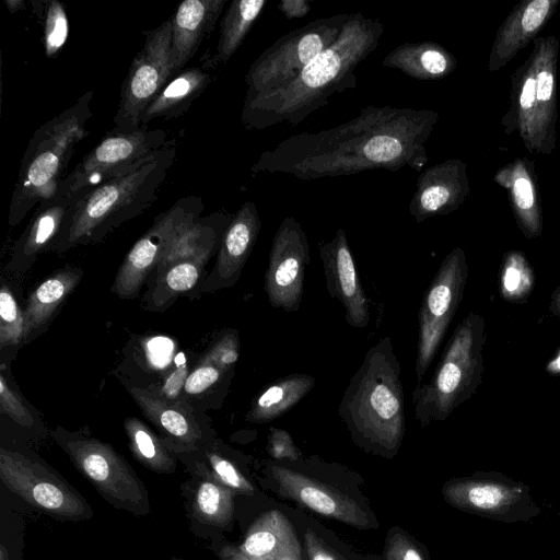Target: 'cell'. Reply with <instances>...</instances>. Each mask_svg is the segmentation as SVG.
Segmentation results:
<instances>
[{
    "mask_svg": "<svg viewBox=\"0 0 560 560\" xmlns=\"http://www.w3.org/2000/svg\"><path fill=\"white\" fill-rule=\"evenodd\" d=\"M71 201V198L57 194L52 199L37 206L24 232L14 243L7 265L8 271L24 272L39 254L49 250Z\"/></svg>",
    "mask_w": 560,
    "mask_h": 560,
    "instance_id": "obj_24",
    "label": "cell"
},
{
    "mask_svg": "<svg viewBox=\"0 0 560 560\" xmlns=\"http://www.w3.org/2000/svg\"><path fill=\"white\" fill-rule=\"evenodd\" d=\"M187 375L188 370L186 364H179L167 375L161 389L156 393L167 400L175 401L179 397V394L184 392V384Z\"/></svg>",
    "mask_w": 560,
    "mask_h": 560,
    "instance_id": "obj_46",
    "label": "cell"
},
{
    "mask_svg": "<svg viewBox=\"0 0 560 560\" xmlns=\"http://www.w3.org/2000/svg\"><path fill=\"white\" fill-rule=\"evenodd\" d=\"M439 113L390 105L361 107L336 127L303 131L264 151L253 175L285 174L300 180L355 175L372 170L421 172Z\"/></svg>",
    "mask_w": 560,
    "mask_h": 560,
    "instance_id": "obj_1",
    "label": "cell"
},
{
    "mask_svg": "<svg viewBox=\"0 0 560 560\" xmlns=\"http://www.w3.org/2000/svg\"><path fill=\"white\" fill-rule=\"evenodd\" d=\"M168 141L162 129L114 128L65 176L57 194L72 199L158 152Z\"/></svg>",
    "mask_w": 560,
    "mask_h": 560,
    "instance_id": "obj_13",
    "label": "cell"
},
{
    "mask_svg": "<svg viewBox=\"0 0 560 560\" xmlns=\"http://www.w3.org/2000/svg\"><path fill=\"white\" fill-rule=\"evenodd\" d=\"M315 383L313 376L304 373H293L273 381L254 397L245 420L264 424L280 418L301 401Z\"/></svg>",
    "mask_w": 560,
    "mask_h": 560,
    "instance_id": "obj_31",
    "label": "cell"
},
{
    "mask_svg": "<svg viewBox=\"0 0 560 560\" xmlns=\"http://www.w3.org/2000/svg\"><path fill=\"white\" fill-rule=\"evenodd\" d=\"M142 49L133 58L121 85L120 100L114 117L115 128H140V118L148 105L175 75L172 59V21L148 31Z\"/></svg>",
    "mask_w": 560,
    "mask_h": 560,
    "instance_id": "obj_14",
    "label": "cell"
},
{
    "mask_svg": "<svg viewBox=\"0 0 560 560\" xmlns=\"http://www.w3.org/2000/svg\"><path fill=\"white\" fill-rule=\"evenodd\" d=\"M240 357L238 331L230 329L224 331L201 357L222 369L232 372Z\"/></svg>",
    "mask_w": 560,
    "mask_h": 560,
    "instance_id": "obj_40",
    "label": "cell"
},
{
    "mask_svg": "<svg viewBox=\"0 0 560 560\" xmlns=\"http://www.w3.org/2000/svg\"><path fill=\"white\" fill-rule=\"evenodd\" d=\"M385 25L360 12L349 14L332 45L318 54L289 84L244 98L241 121L248 130L291 127L357 86L355 71L380 45Z\"/></svg>",
    "mask_w": 560,
    "mask_h": 560,
    "instance_id": "obj_2",
    "label": "cell"
},
{
    "mask_svg": "<svg viewBox=\"0 0 560 560\" xmlns=\"http://www.w3.org/2000/svg\"><path fill=\"white\" fill-rule=\"evenodd\" d=\"M557 4V0H530L515 7L497 34L489 57V70H499L526 46Z\"/></svg>",
    "mask_w": 560,
    "mask_h": 560,
    "instance_id": "obj_26",
    "label": "cell"
},
{
    "mask_svg": "<svg viewBox=\"0 0 560 560\" xmlns=\"http://www.w3.org/2000/svg\"><path fill=\"white\" fill-rule=\"evenodd\" d=\"M467 278L465 252L460 247H455L442 260L419 307L415 365L418 384L422 383V377L431 365L462 302Z\"/></svg>",
    "mask_w": 560,
    "mask_h": 560,
    "instance_id": "obj_12",
    "label": "cell"
},
{
    "mask_svg": "<svg viewBox=\"0 0 560 560\" xmlns=\"http://www.w3.org/2000/svg\"><path fill=\"white\" fill-rule=\"evenodd\" d=\"M269 472L278 492L325 516L357 528H369L363 509L350 497L288 466L272 464Z\"/></svg>",
    "mask_w": 560,
    "mask_h": 560,
    "instance_id": "obj_17",
    "label": "cell"
},
{
    "mask_svg": "<svg viewBox=\"0 0 560 560\" xmlns=\"http://www.w3.org/2000/svg\"><path fill=\"white\" fill-rule=\"evenodd\" d=\"M318 249L327 292L341 303L347 324L353 328L368 327L369 303L345 230L338 229L330 241L320 243Z\"/></svg>",
    "mask_w": 560,
    "mask_h": 560,
    "instance_id": "obj_18",
    "label": "cell"
},
{
    "mask_svg": "<svg viewBox=\"0 0 560 560\" xmlns=\"http://www.w3.org/2000/svg\"><path fill=\"white\" fill-rule=\"evenodd\" d=\"M486 323L469 312L456 326L429 382L412 390L415 419L421 427L446 420L470 399L482 382Z\"/></svg>",
    "mask_w": 560,
    "mask_h": 560,
    "instance_id": "obj_6",
    "label": "cell"
},
{
    "mask_svg": "<svg viewBox=\"0 0 560 560\" xmlns=\"http://www.w3.org/2000/svg\"><path fill=\"white\" fill-rule=\"evenodd\" d=\"M189 471L213 478L236 494L253 495L254 486L238 465L225 455L217 444L206 441L191 452L175 453Z\"/></svg>",
    "mask_w": 560,
    "mask_h": 560,
    "instance_id": "obj_32",
    "label": "cell"
},
{
    "mask_svg": "<svg viewBox=\"0 0 560 560\" xmlns=\"http://www.w3.org/2000/svg\"><path fill=\"white\" fill-rule=\"evenodd\" d=\"M558 40L540 38L522 73L516 122L530 152L550 153L555 145Z\"/></svg>",
    "mask_w": 560,
    "mask_h": 560,
    "instance_id": "obj_10",
    "label": "cell"
},
{
    "mask_svg": "<svg viewBox=\"0 0 560 560\" xmlns=\"http://www.w3.org/2000/svg\"><path fill=\"white\" fill-rule=\"evenodd\" d=\"M234 214L218 211L198 218L185 226L167 247L163 258L151 272L152 281L168 267L198 257H211L219 250L223 234Z\"/></svg>",
    "mask_w": 560,
    "mask_h": 560,
    "instance_id": "obj_27",
    "label": "cell"
},
{
    "mask_svg": "<svg viewBox=\"0 0 560 560\" xmlns=\"http://www.w3.org/2000/svg\"><path fill=\"white\" fill-rule=\"evenodd\" d=\"M128 446L133 457L156 474H173L178 458L144 422L129 417L124 422Z\"/></svg>",
    "mask_w": 560,
    "mask_h": 560,
    "instance_id": "obj_35",
    "label": "cell"
},
{
    "mask_svg": "<svg viewBox=\"0 0 560 560\" xmlns=\"http://www.w3.org/2000/svg\"><path fill=\"white\" fill-rule=\"evenodd\" d=\"M189 475L180 489L194 533L206 538L207 529H229L234 518L236 493L211 477Z\"/></svg>",
    "mask_w": 560,
    "mask_h": 560,
    "instance_id": "obj_21",
    "label": "cell"
},
{
    "mask_svg": "<svg viewBox=\"0 0 560 560\" xmlns=\"http://www.w3.org/2000/svg\"><path fill=\"white\" fill-rule=\"evenodd\" d=\"M385 560H423L415 545L400 532L388 536Z\"/></svg>",
    "mask_w": 560,
    "mask_h": 560,
    "instance_id": "obj_44",
    "label": "cell"
},
{
    "mask_svg": "<svg viewBox=\"0 0 560 560\" xmlns=\"http://www.w3.org/2000/svg\"><path fill=\"white\" fill-rule=\"evenodd\" d=\"M500 185L510 190L512 205L523 233L532 238L541 233L540 210L533 175L527 165L517 160L497 174Z\"/></svg>",
    "mask_w": 560,
    "mask_h": 560,
    "instance_id": "obj_34",
    "label": "cell"
},
{
    "mask_svg": "<svg viewBox=\"0 0 560 560\" xmlns=\"http://www.w3.org/2000/svg\"><path fill=\"white\" fill-rule=\"evenodd\" d=\"M549 311L551 314L560 318V285L551 293Z\"/></svg>",
    "mask_w": 560,
    "mask_h": 560,
    "instance_id": "obj_49",
    "label": "cell"
},
{
    "mask_svg": "<svg viewBox=\"0 0 560 560\" xmlns=\"http://www.w3.org/2000/svg\"><path fill=\"white\" fill-rule=\"evenodd\" d=\"M267 451L276 460L295 462L302 456L290 433L273 427L269 430Z\"/></svg>",
    "mask_w": 560,
    "mask_h": 560,
    "instance_id": "obj_43",
    "label": "cell"
},
{
    "mask_svg": "<svg viewBox=\"0 0 560 560\" xmlns=\"http://www.w3.org/2000/svg\"><path fill=\"white\" fill-rule=\"evenodd\" d=\"M43 19L44 49L48 58H55L69 36V19L63 4L57 0L46 1L39 16Z\"/></svg>",
    "mask_w": 560,
    "mask_h": 560,
    "instance_id": "obj_38",
    "label": "cell"
},
{
    "mask_svg": "<svg viewBox=\"0 0 560 560\" xmlns=\"http://www.w3.org/2000/svg\"><path fill=\"white\" fill-rule=\"evenodd\" d=\"M171 560H185V559H182V558H178V557H171Z\"/></svg>",
    "mask_w": 560,
    "mask_h": 560,
    "instance_id": "obj_52",
    "label": "cell"
},
{
    "mask_svg": "<svg viewBox=\"0 0 560 560\" xmlns=\"http://www.w3.org/2000/svg\"><path fill=\"white\" fill-rule=\"evenodd\" d=\"M0 479L12 493L52 518L79 522L94 515L81 492L36 456L1 447Z\"/></svg>",
    "mask_w": 560,
    "mask_h": 560,
    "instance_id": "obj_9",
    "label": "cell"
},
{
    "mask_svg": "<svg viewBox=\"0 0 560 560\" xmlns=\"http://www.w3.org/2000/svg\"><path fill=\"white\" fill-rule=\"evenodd\" d=\"M278 10L288 20L304 18L312 10V2L307 0H282Z\"/></svg>",
    "mask_w": 560,
    "mask_h": 560,
    "instance_id": "obj_47",
    "label": "cell"
},
{
    "mask_svg": "<svg viewBox=\"0 0 560 560\" xmlns=\"http://www.w3.org/2000/svg\"><path fill=\"white\" fill-rule=\"evenodd\" d=\"M0 412L7 415L20 425L31 427L34 424V418L24 400L10 386L3 372L0 374Z\"/></svg>",
    "mask_w": 560,
    "mask_h": 560,
    "instance_id": "obj_42",
    "label": "cell"
},
{
    "mask_svg": "<svg viewBox=\"0 0 560 560\" xmlns=\"http://www.w3.org/2000/svg\"><path fill=\"white\" fill-rule=\"evenodd\" d=\"M468 191L466 165L459 160L448 159L419 174L408 205L409 214L417 223H422L429 218L452 213Z\"/></svg>",
    "mask_w": 560,
    "mask_h": 560,
    "instance_id": "obj_19",
    "label": "cell"
},
{
    "mask_svg": "<svg viewBox=\"0 0 560 560\" xmlns=\"http://www.w3.org/2000/svg\"><path fill=\"white\" fill-rule=\"evenodd\" d=\"M92 95L88 91L35 130L23 155L9 208L11 228L21 223L34 207L57 195L77 144L89 135Z\"/></svg>",
    "mask_w": 560,
    "mask_h": 560,
    "instance_id": "obj_5",
    "label": "cell"
},
{
    "mask_svg": "<svg viewBox=\"0 0 560 560\" xmlns=\"http://www.w3.org/2000/svg\"><path fill=\"white\" fill-rule=\"evenodd\" d=\"M202 211L201 198L188 196L155 217L151 228L122 260L113 283V292L121 299L138 296L144 281L159 265L175 236L200 218Z\"/></svg>",
    "mask_w": 560,
    "mask_h": 560,
    "instance_id": "obj_15",
    "label": "cell"
},
{
    "mask_svg": "<svg viewBox=\"0 0 560 560\" xmlns=\"http://www.w3.org/2000/svg\"><path fill=\"white\" fill-rule=\"evenodd\" d=\"M350 13L324 16L292 30L267 47L245 74V97L280 89L335 43Z\"/></svg>",
    "mask_w": 560,
    "mask_h": 560,
    "instance_id": "obj_8",
    "label": "cell"
},
{
    "mask_svg": "<svg viewBox=\"0 0 560 560\" xmlns=\"http://www.w3.org/2000/svg\"><path fill=\"white\" fill-rule=\"evenodd\" d=\"M4 3L11 13H15L24 9L25 5V3L22 0H4Z\"/></svg>",
    "mask_w": 560,
    "mask_h": 560,
    "instance_id": "obj_51",
    "label": "cell"
},
{
    "mask_svg": "<svg viewBox=\"0 0 560 560\" xmlns=\"http://www.w3.org/2000/svg\"><path fill=\"white\" fill-rule=\"evenodd\" d=\"M546 369L550 374H560V351L549 361Z\"/></svg>",
    "mask_w": 560,
    "mask_h": 560,
    "instance_id": "obj_50",
    "label": "cell"
},
{
    "mask_svg": "<svg viewBox=\"0 0 560 560\" xmlns=\"http://www.w3.org/2000/svg\"><path fill=\"white\" fill-rule=\"evenodd\" d=\"M536 283L534 269L520 250L504 255L499 273V292L510 303H523L532 294Z\"/></svg>",
    "mask_w": 560,
    "mask_h": 560,
    "instance_id": "obj_37",
    "label": "cell"
},
{
    "mask_svg": "<svg viewBox=\"0 0 560 560\" xmlns=\"http://www.w3.org/2000/svg\"><path fill=\"white\" fill-rule=\"evenodd\" d=\"M238 550L252 560H301V545L288 517L277 510L261 513L248 527Z\"/></svg>",
    "mask_w": 560,
    "mask_h": 560,
    "instance_id": "obj_25",
    "label": "cell"
},
{
    "mask_svg": "<svg viewBox=\"0 0 560 560\" xmlns=\"http://www.w3.org/2000/svg\"><path fill=\"white\" fill-rule=\"evenodd\" d=\"M304 539L310 560H345L311 528L306 529Z\"/></svg>",
    "mask_w": 560,
    "mask_h": 560,
    "instance_id": "obj_45",
    "label": "cell"
},
{
    "mask_svg": "<svg viewBox=\"0 0 560 560\" xmlns=\"http://www.w3.org/2000/svg\"><path fill=\"white\" fill-rule=\"evenodd\" d=\"M207 70L194 67L173 75L141 115L140 127H147L158 118L183 115L211 82L212 77Z\"/></svg>",
    "mask_w": 560,
    "mask_h": 560,
    "instance_id": "obj_29",
    "label": "cell"
},
{
    "mask_svg": "<svg viewBox=\"0 0 560 560\" xmlns=\"http://www.w3.org/2000/svg\"><path fill=\"white\" fill-rule=\"evenodd\" d=\"M52 438L107 503L137 517L151 514L147 487L110 444L61 428L52 431Z\"/></svg>",
    "mask_w": 560,
    "mask_h": 560,
    "instance_id": "obj_7",
    "label": "cell"
},
{
    "mask_svg": "<svg viewBox=\"0 0 560 560\" xmlns=\"http://www.w3.org/2000/svg\"><path fill=\"white\" fill-rule=\"evenodd\" d=\"M82 278L77 267H67L50 275L30 294L23 310L26 342L45 327Z\"/></svg>",
    "mask_w": 560,
    "mask_h": 560,
    "instance_id": "obj_30",
    "label": "cell"
},
{
    "mask_svg": "<svg viewBox=\"0 0 560 560\" xmlns=\"http://www.w3.org/2000/svg\"><path fill=\"white\" fill-rule=\"evenodd\" d=\"M210 548L220 560H252L244 556L238 550L237 546L229 544L224 540L212 538Z\"/></svg>",
    "mask_w": 560,
    "mask_h": 560,
    "instance_id": "obj_48",
    "label": "cell"
},
{
    "mask_svg": "<svg viewBox=\"0 0 560 560\" xmlns=\"http://www.w3.org/2000/svg\"><path fill=\"white\" fill-rule=\"evenodd\" d=\"M382 65L416 80H440L454 71L456 59L436 42H406L390 50Z\"/></svg>",
    "mask_w": 560,
    "mask_h": 560,
    "instance_id": "obj_28",
    "label": "cell"
},
{
    "mask_svg": "<svg viewBox=\"0 0 560 560\" xmlns=\"http://www.w3.org/2000/svg\"><path fill=\"white\" fill-rule=\"evenodd\" d=\"M209 258L198 257L168 267L152 281L147 296L148 308L162 311L176 298L196 287Z\"/></svg>",
    "mask_w": 560,
    "mask_h": 560,
    "instance_id": "obj_36",
    "label": "cell"
},
{
    "mask_svg": "<svg viewBox=\"0 0 560 560\" xmlns=\"http://www.w3.org/2000/svg\"><path fill=\"white\" fill-rule=\"evenodd\" d=\"M226 0L183 1L172 21L171 59L174 73L184 70L196 55L205 37L219 20Z\"/></svg>",
    "mask_w": 560,
    "mask_h": 560,
    "instance_id": "obj_23",
    "label": "cell"
},
{
    "mask_svg": "<svg viewBox=\"0 0 560 560\" xmlns=\"http://www.w3.org/2000/svg\"><path fill=\"white\" fill-rule=\"evenodd\" d=\"M226 373L230 372H225L212 362L200 358L187 375L184 393L190 396L199 395L219 383Z\"/></svg>",
    "mask_w": 560,
    "mask_h": 560,
    "instance_id": "obj_41",
    "label": "cell"
},
{
    "mask_svg": "<svg viewBox=\"0 0 560 560\" xmlns=\"http://www.w3.org/2000/svg\"><path fill=\"white\" fill-rule=\"evenodd\" d=\"M266 4V0H234L230 3L221 20L214 54L203 65L205 69H214L232 58Z\"/></svg>",
    "mask_w": 560,
    "mask_h": 560,
    "instance_id": "obj_33",
    "label": "cell"
},
{
    "mask_svg": "<svg viewBox=\"0 0 560 560\" xmlns=\"http://www.w3.org/2000/svg\"><path fill=\"white\" fill-rule=\"evenodd\" d=\"M25 338V320L11 289L3 284L0 290V346H18Z\"/></svg>",
    "mask_w": 560,
    "mask_h": 560,
    "instance_id": "obj_39",
    "label": "cell"
},
{
    "mask_svg": "<svg viewBox=\"0 0 560 560\" xmlns=\"http://www.w3.org/2000/svg\"><path fill=\"white\" fill-rule=\"evenodd\" d=\"M311 261L305 231L293 217L278 226L270 247L264 289L269 304L284 312H296L302 303L304 277Z\"/></svg>",
    "mask_w": 560,
    "mask_h": 560,
    "instance_id": "obj_16",
    "label": "cell"
},
{
    "mask_svg": "<svg viewBox=\"0 0 560 560\" xmlns=\"http://www.w3.org/2000/svg\"><path fill=\"white\" fill-rule=\"evenodd\" d=\"M338 415L362 448L386 457L397 453L406 432L405 396L389 336L365 353L345 388Z\"/></svg>",
    "mask_w": 560,
    "mask_h": 560,
    "instance_id": "obj_4",
    "label": "cell"
},
{
    "mask_svg": "<svg viewBox=\"0 0 560 560\" xmlns=\"http://www.w3.org/2000/svg\"><path fill=\"white\" fill-rule=\"evenodd\" d=\"M442 494L457 510L508 524L528 522L541 513L527 485L499 471L450 479Z\"/></svg>",
    "mask_w": 560,
    "mask_h": 560,
    "instance_id": "obj_11",
    "label": "cell"
},
{
    "mask_svg": "<svg viewBox=\"0 0 560 560\" xmlns=\"http://www.w3.org/2000/svg\"><path fill=\"white\" fill-rule=\"evenodd\" d=\"M261 229L254 201H245L226 228L212 271L202 283V292L233 287L241 277Z\"/></svg>",
    "mask_w": 560,
    "mask_h": 560,
    "instance_id": "obj_20",
    "label": "cell"
},
{
    "mask_svg": "<svg viewBox=\"0 0 560 560\" xmlns=\"http://www.w3.org/2000/svg\"><path fill=\"white\" fill-rule=\"evenodd\" d=\"M177 155L172 139L161 150L72 198L49 250L61 254L103 241L158 199Z\"/></svg>",
    "mask_w": 560,
    "mask_h": 560,
    "instance_id": "obj_3",
    "label": "cell"
},
{
    "mask_svg": "<svg viewBox=\"0 0 560 560\" xmlns=\"http://www.w3.org/2000/svg\"><path fill=\"white\" fill-rule=\"evenodd\" d=\"M129 392L174 454L195 451L206 442L199 424L182 402L167 400L150 389L131 387Z\"/></svg>",
    "mask_w": 560,
    "mask_h": 560,
    "instance_id": "obj_22",
    "label": "cell"
}]
</instances>
